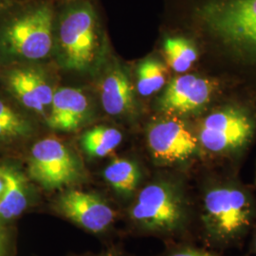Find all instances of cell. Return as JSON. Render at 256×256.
<instances>
[{"label":"cell","instance_id":"17","mask_svg":"<svg viewBox=\"0 0 256 256\" xmlns=\"http://www.w3.org/2000/svg\"><path fill=\"white\" fill-rule=\"evenodd\" d=\"M32 126L28 120L0 99V142H12L32 134Z\"/></svg>","mask_w":256,"mask_h":256},{"label":"cell","instance_id":"8","mask_svg":"<svg viewBox=\"0 0 256 256\" xmlns=\"http://www.w3.org/2000/svg\"><path fill=\"white\" fill-rule=\"evenodd\" d=\"M148 152L158 166L184 167L203 158L196 132L178 119L160 120L146 133Z\"/></svg>","mask_w":256,"mask_h":256},{"label":"cell","instance_id":"26","mask_svg":"<svg viewBox=\"0 0 256 256\" xmlns=\"http://www.w3.org/2000/svg\"></svg>","mask_w":256,"mask_h":256},{"label":"cell","instance_id":"13","mask_svg":"<svg viewBox=\"0 0 256 256\" xmlns=\"http://www.w3.org/2000/svg\"><path fill=\"white\" fill-rule=\"evenodd\" d=\"M0 176L4 191L0 198V222L18 218L28 204L27 180L23 174L10 165H0Z\"/></svg>","mask_w":256,"mask_h":256},{"label":"cell","instance_id":"11","mask_svg":"<svg viewBox=\"0 0 256 256\" xmlns=\"http://www.w3.org/2000/svg\"><path fill=\"white\" fill-rule=\"evenodd\" d=\"M6 86L22 106L46 116L54 90L40 70L34 68H14L6 76Z\"/></svg>","mask_w":256,"mask_h":256},{"label":"cell","instance_id":"1","mask_svg":"<svg viewBox=\"0 0 256 256\" xmlns=\"http://www.w3.org/2000/svg\"><path fill=\"white\" fill-rule=\"evenodd\" d=\"M194 196V240L223 252L243 246L256 225V194L234 174L202 176Z\"/></svg>","mask_w":256,"mask_h":256},{"label":"cell","instance_id":"3","mask_svg":"<svg viewBox=\"0 0 256 256\" xmlns=\"http://www.w3.org/2000/svg\"><path fill=\"white\" fill-rule=\"evenodd\" d=\"M55 10L46 0L9 14L1 25L0 41L10 54L26 60L46 58L54 45Z\"/></svg>","mask_w":256,"mask_h":256},{"label":"cell","instance_id":"15","mask_svg":"<svg viewBox=\"0 0 256 256\" xmlns=\"http://www.w3.org/2000/svg\"><path fill=\"white\" fill-rule=\"evenodd\" d=\"M104 176L115 192L131 200L142 186V168L137 162L129 158L113 160L106 167Z\"/></svg>","mask_w":256,"mask_h":256},{"label":"cell","instance_id":"2","mask_svg":"<svg viewBox=\"0 0 256 256\" xmlns=\"http://www.w3.org/2000/svg\"><path fill=\"white\" fill-rule=\"evenodd\" d=\"M130 227L140 236L169 241L194 240V196L182 178L158 176L129 203Z\"/></svg>","mask_w":256,"mask_h":256},{"label":"cell","instance_id":"23","mask_svg":"<svg viewBox=\"0 0 256 256\" xmlns=\"http://www.w3.org/2000/svg\"><path fill=\"white\" fill-rule=\"evenodd\" d=\"M14 4V0H0V14Z\"/></svg>","mask_w":256,"mask_h":256},{"label":"cell","instance_id":"21","mask_svg":"<svg viewBox=\"0 0 256 256\" xmlns=\"http://www.w3.org/2000/svg\"><path fill=\"white\" fill-rule=\"evenodd\" d=\"M130 256L126 254V252H124L122 250L118 248H110L106 250H102L99 254H86V256Z\"/></svg>","mask_w":256,"mask_h":256},{"label":"cell","instance_id":"5","mask_svg":"<svg viewBox=\"0 0 256 256\" xmlns=\"http://www.w3.org/2000/svg\"><path fill=\"white\" fill-rule=\"evenodd\" d=\"M256 134V122L243 110L226 108L212 112L198 124L196 135L203 158L228 160L240 158Z\"/></svg>","mask_w":256,"mask_h":256},{"label":"cell","instance_id":"19","mask_svg":"<svg viewBox=\"0 0 256 256\" xmlns=\"http://www.w3.org/2000/svg\"><path fill=\"white\" fill-rule=\"evenodd\" d=\"M137 90L142 96H150L162 90L166 81V68L160 61L148 58L138 68Z\"/></svg>","mask_w":256,"mask_h":256},{"label":"cell","instance_id":"10","mask_svg":"<svg viewBox=\"0 0 256 256\" xmlns=\"http://www.w3.org/2000/svg\"><path fill=\"white\" fill-rule=\"evenodd\" d=\"M214 92L212 84L196 75H182L170 82L160 101L162 111L170 114H189L204 108Z\"/></svg>","mask_w":256,"mask_h":256},{"label":"cell","instance_id":"7","mask_svg":"<svg viewBox=\"0 0 256 256\" xmlns=\"http://www.w3.org/2000/svg\"><path fill=\"white\" fill-rule=\"evenodd\" d=\"M30 176L48 191L78 182L82 178L81 162L74 152L56 138H45L30 149L28 162Z\"/></svg>","mask_w":256,"mask_h":256},{"label":"cell","instance_id":"24","mask_svg":"<svg viewBox=\"0 0 256 256\" xmlns=\"http://www.w3.org/2000/svg\"><path fill=\"white\" fill-rule=\"evenodd\" d=\"M3 191H4V182H3L2 178L0 176V198H1V196L3 194Z\"/></svg>","mask_w":256,"mask_h":256},{"label":"cell","instance_id":"4","mask_svg":"<svg viewBox=\"0 0 256 256\" xmlns=\"http://www.w3.org/2000/svg\"><path fill=\"white\" fill-rule=\"evenodd\" d=\"M99 30V18L90 1L66 2L57 21L61 60L66 68L82 70L92 64L98 48Z\"/></svg>","mask_w":256,"mask_h":256},{"label":"cell","instance_id":"18","mask_svg":"<svg viewBox=\"0 0 256 256\" xmlns=\"http://www.w3.org/2000/svg\"><path fill=\"white\" fill-rule=\"evenodd\" d=\"M167 64L176 72L183 74L191 68L198 59V52L192 43L182 37H169L165 40Z\"/></svg>","mask_w":256,"mask_h":256},{"label":"cell","instance_id":"25","mask_svg":"<svg viewBox=\"0 0 256 256\" xmlns=\"http://www.w3.org/2000/svg\"><path fill=\"white\" fill-rule=\"evenodd\" d=\"M3 256V242H2V238L0 236V256Z\"/></svg>","mask_w":256,"mask_h":256},{"label":"cell","instance_id":"6","mask_svg":"<svg viewBox=\"0 0 256 256\" xmlns=\"http://www.w3.org/2000/svg\"><path fill=\"white\" fill-rule=\"evenodd\" d=\"M198 14L220 41L256 57V0H206Z\"/></svg>","mask_w":256,"mask_h":256},{"label":"cell","instance_id":"20","mask_svg":"<svg viewBox=\"0 0 256 256\" xmlns=\"http://www.w3.org/2000/svg\"><path fill=\"white\" fill-rule=\"evenodd\" d=\"M158 256H225L221 252L198 246L192 241L166 242L164 250Z\"/></svg>","mask_w":256,"mask_h":256},{"label":"cell","instance_id":"12","mask_svg":"<svg viewBox=\"0 0 256 256\" xmlns=\"http://www.w3.org/2000/svg\"><path fill=\"white\" fill-rule=\"evenodd\" d=\"M88 111L90 102L82 90L62 88L54 93L46 122L54 130L74 131L82 126Z\"/></svg>","mask_w":256,"mask_h":256},{"label":"cell","instance_id":"16","mask_svg":"<svg viewBox=\"0 0 256 256\" xmlns=\"http://www.w3.org/2000/svg\"><path fill=\"white\" fill-rule=\"evenodd\" d=\"M122 140L118 129L108 126H96L88 130L81 138L84 153L92 158H104L110 155Z\"/></svg>","mask_w":256,"mask_h":256},{"label":"cell","instance_id":"14","mask_svg":"<svg viewBox=\"0 0 256 256\" xmlns=\"http://www.w3.org/2000/svg\"><path fill=\"white\" fill-rule=\"evenodd\" d=\"M102 104L110 115H122L132 110L133 88L128 74L120 66L108 74L101 86Z\"/></svg>","mask_w":256,"mask_h":256},{"label":"cell","instance_id":"22","mask_svg":"<svg viewBox=\"0 0 256 256\" xmlns=\"http://www.w3.org/2000/svg\"><path fill=\"white\" fill-rule=\"evenodd\" d=\"M248 256H256V225L250 236V245Z\"/></svg>","mask_w":256,"mask_h":256},{"label":"cell","instance_id":"27","mask_svg":"<svg viewBox=\"0 0 256 256\" xmlns=\"http://www.w3.org/2000/svg\"></svg>","mask_w":256,"mask_h":256},{"label":"cell","instance_id":"9","mask_svg":"<svg viewBox=\"0 0 256 256\" xmlns=\"http://www.w3.org/2000/svg\"><path fill=\"white\" fill-rule=\"evenodd\" d=\"M59 214L92 234H102L116 220L115 210L98 194L78 189L66 190L54 202Z\"/></svg>","mask_w":256,"mask_h":256}]
</instances>
